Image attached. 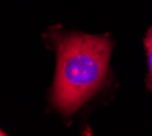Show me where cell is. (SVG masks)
<instances>
[{"mask_svg":"<svg viewBox=\"0 0 152 136\" xmlns=\"http://www.w3.org/2000/svg\"><path fill=\"white\" fill-rule=\"evenodd\" d=\"M144 44H145L147 54H148V65H149V75L148 79H147V85H148V89L152 91V29H149L148 33H147Z\"/></svg>","mask_w":152,"mask_h":136,"instance_id":"cell-2","label":"cell"},{"mask_svg":"<svg viewBox=\"0 0 152 136\" xmlns=\"http://www.w3.org/2000/svg\"><path fill=\"white\" fill-rule=\"evenodd\" d=\"M3 135H6V133H3L1 131H0V136H3Z\"/></svg>","mask_w":152,"mask_h":136,"instance_id":"cell-3","label":"cell"},{"mask_svg":"<svg viewBox=\"0 0 152 136\" xmlns=\"http://www.w3.org/2000/svg\"><path fill=\"white\" fill-rule=\"evenodd\" d=\"M57 52V71L52 104L71 114L96 94L109 71L111 41L106 35L52 33Z\"/></svg>","mask_w":152,"mask_h":136,"instance_id":"cell-1","label":"cell"}]
</instances>
